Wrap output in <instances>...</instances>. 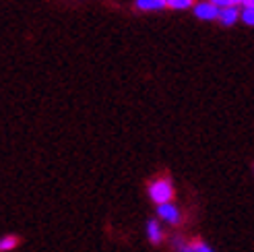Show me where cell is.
Segmentation results:
<instances>
[{
  "label": "cell",
  "instance_id": "6da1fadb",
  "mask_svg": "<svg viewBox=\"0 0 254 252\" xmlns=\"http://www.w3.org/2000/svg\"><path fill=\"white\" fill-rule=\"evenodd\" d=\"M149 196L155 205L170 203V200L174 198V186H172L168 176H161V178L149 182Z\"/></svg>",
  "mask_w": 254,
  "mask_h": 252
},
{
  "label": "cell",
  "instance_id": "7a4b0ae2",
  "mask_svg": "<svg viewBox=\"0 0 254 252\" xmlns=\"http://www.w3.org/2000/svg\"><path fill=\"white\" fill-rule=\"evenodd\" d=\"M157 215L163 221H168L170 225H178V223L182 221V213H180V209H178L176 205H172V200H170V203L157 205Z\"/></svg>",
  "mask_w": 254,
  "mask_h": 252
},
{
  "label": "cell",
  "instance_id": "3957f363",
  "mask_svg": "<svg viewBox=\"0 0 254 252\" xmlns=\"http://www.w3.org/2000/svg\"><path fill=\"white\" fill-rule=\"evenodd\" d=\"M219 12L221 8L213 2V0H209V2H198L194 6V15L202 21H211V19H219Z\"/></svg>",
  "mask_w": 254,
  "mask_h": 252
},
{
  "label": "cell",
  "instance_id": "277c9868",
  "mask_svg": "<svg viewBox=\"0 0 254 252\" xmlns=\"http://www.w3.org/2000/svg\"><path fill=\"white\" fill-rule=\"evenodd\" d=\"M174 246L178 248V252H213L205 242L198 240V238L192 240V242H184V240H180V238H176Z\"/></svg>",
  "mask_w": 254,
  "mask_h": 252
},
{
  "label": "cell",
  "instance_id": "5b68a950",
  "mask_svg": "<svg viewBox=\"0 0 254 252\" xmlns=\"http://www.w3.org/2000/svg\"><path fill=\"white\" fill-rule=\"evenodd\" d=\"M238 17H242V12L238 10V4H232V6H223L221 12H219V21L221 25H225V27H230V25H234L238 21Z\"/></svg>",
  "mask_w": 254,
  "mask_h": 252
},
{
  "label": "cell",
  "instance_id": "8992f818",
  "mask_svg": "<svg viewBox=\"0 0 254 252\" xmlns=\"http://www.w3.org/2000/svg\"><path fill=\"white\" fill-rule=\"evenodd\" d=\"M168 6V0H136L138 10H161Z\"/></svg>",
  "mask_w": 254,
  "mask_h": 252
},
{
  "label": "cell",
  "instance_id": "52a82bcc",
  "mask_svg": "<svg viewBox=\"0 0 254 252\" xmlns=\"http://www.w3.org/2000/svg\"><path fill=\"white\" fill-rule=\"evenodd\" d=\"M147 234H149V240H151V244H161V240H163V234H161V228H159V223L155 221V219H151L149 223H147Z\"/></svg>",
  "mask_w": 254,
  "mask_h": 252
},
{
  "label": "cell",
  "instance_id": "ba28073f",
  "mask_svg": "<svg viewBox=\"0 0 254 252\" xmlns=\"http://www.w3.org/2000/svg\"><path fill=\"white\" fill-rule=\"evenodd\" d=\"M19 246V238L17 236H4L2 240H0V250L2 252H10Z\"/></svg>",
  "mask_w": 254,
  "mask_h": 252
},
{
  "label": "cell",
  "instance_id": "9c48e42d",
  "mask_svg": "<svg viewBox=\"0 0 254 252\" xmlns=\"http://www.w3.org/2000/svg\"><path fill=\"white\" fill-rule=\"evenodd\" d=\"M194 4V0H168V6L174 10H184Z\"/></svg>",
  "mask_w": 254,
  "mask_h": 252
},
{
  "label": "cell",
  "instance_id": "30bf717a",
  "mask_svg": "<svg viewBox=\"0 0 254 252\" xmlns=\"http://www.w3.org/2000/svg\"><path fill=\"white\" fill-rule=\"evenodd\" d=\"M242 21H244L246 25H252V27H254V6L242 10Z\"/></svg>",
  "mask_w": 254,
  "mask_h": 252
},
{
  "label": "cell",
  "instance_id": "8fae6325",
  "mask_svg": "<svg viewBox=\"0 0 254 252\" xmlns=\"http://www.w3.org/2000/svg\"><path fill=\"white\" fill-rule=\"evenodd\" d=\"M215 4H217L219 8H223V6H232V4H238V0H213Z\"/></svg>",
  "mask_w": 254,
  "mask_h": 252
},
{
  "label": "cell",
  "instance_id": "7c38bea8",
  "mask_svg": "<svg viewBox=\"0 0 254 252\" xmlns=\"http://www.w3.org/2000/svg\"><path fill=\"white\" fill-rule=\"evenodd\" d=\"M238 4H242L244 8H250V6H254V0H238Z\"/></svg>",
  "mask_w": 254,
  "mask_h": 252
}]
</instances>
